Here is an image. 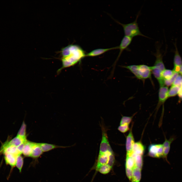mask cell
<instances>
[{"mask_svg":"<svg viewBox=\"0 0 182 182\" xmlns=\"http://www.w3.org/2000/svg\"><path fill=\"white\" fill-rule=\"evenodd\" d=\"M172 85L180 87L182 85V76L178 74L175 78Z\"/></svg>","mask_w":182,"mask_h":182,"instance_id":"28","label":"cell"},{"mask_svg":"<svg viewBox=\"0 0 182 182\" xmlns=\"http://www.w3.org/2000/svg\"><path fill=\"white\" fill-rule=\"evenodd\" d=\"M135 167L134 157L126 154L125 167L133 169Z\"/></svg>","mask_w":182,"mask_h":182,"instance_id":"19","label":"cell"},{"mask_svg":"<svg viewBox=\"0 0 182 182\" xmlns=\"http://www.w3.org/2000/svg\"><path fill=\"white\" fill-rule=\"evenodd\" d=\"M61 60L62 66L57 72L59 74L64 68L73 66L85 57V52L79 46L75 44H71L62 49L61 51Z\"/></svg>","mask_w":182,"mask_h":182,"instance_id":"1","label":"cell"},{"mask_svg":"<svg viewBox=\"0 0 182 182\" xmlns=\"http://www.w3.org/2000/svg\"><path fill=\"white\" fill-rule=\"evenodd\" d=\"M24 163V158L20 155L17 156L16 158V166L19 170L20 173L21 172Z\"/></svg>","mask_w":182,"mask_h":182,"instance_id":"24","label":"cell"},{"mask_svg":"<svg viewBox=\"0 0 182 182\" xmlns=\"http://www.w3.org/2000/svg\"><path fill=\"white\" fill-rule=\"evenodd\" d=\"M27 141L26 138L17 135L10 141H7L6 143L8 145L17 147L22 143H26Z\"/></svg>","mask_w":182,"mask_h":182,"instance_id":"14","label":"cell"},{"mask_svg":"<svg viewBox=\"0 0 182 182\" xmlns=\"http://www.w3.org/2000/svg\"><path fill=\"white\" fill-rule=\"evenodd\" d=\"M179 73L180 74V75L182 76V65L180 66Z\"/></svg>","mask_w":182,"mask_h":182,"instance_id":"34","label":"cell"},{"mask_svg":"<svg viewBox=\"0 0 182 182\" xmlns=\"http://www.w3.org/2000/svg\"><path fill=\"white\" fill-rule=\"evenodd\" d=\"M26 125L25 122H23L18 132L17 135L23 138H26Z\"/></svg>","mask_w":182,"mask_h":182,"instance_id":"25","label":"cell"},{"mask_svg":"<svg viewBox=\"0 0 182 182\" xmlns=\"http://www.w3.org/2000/svg\"><path fill=\"white\" fill-rule=\"evenodd\" d=\"M32 142L27 141L25 143L22 154L26 157H30L32 149Z\"/></svg>","mask_w":182,"mask_h":182,"instance_id":"17","label":"cell"},{"mask_svg":"<svg viewBox=\"0 0 182 182\" xmlns=\"http://www.w3.org/2000/svg\"><path fill=\"white\" fill-rule=\"evenodd\" d=\"M179 74V73L175 72L173 76L170 79L164 81V84L165 86L168 87L172 85L175 78Z\"/></svg>","mask_w":182,"mask_h":182,"instance_id":"27","label":"cell"},{"mask_svg":"<svg viewBox=\"0 0 182 182\" xmlns=\"http://www.w3.org/2000/svg\"><path fill=\"white\" fill-rule=\"evenodd\" d=\"M43 152L37 143L32 142V151L30 157L36 160L42 154Z\"/></svg>","mask_w":182,"mask_h":182,"instance_id":"10","label":"cell"},{"mask_svg":"<svg viewBox=\"0 0 182 182\" xmlns=\"http://www.w3.org/2000/svg\"><path fill=\"white\" fill-rule=\"evenodd\" d=\"M134 158L135 167L141 170L143 164L142 155L135 154Z\"/></svg>","mask_w":182,"mask_h":182,"instance_id":"23","label":"cell"},{"mask_svg":"<svg viewBox=\"0 0 182 182\" xmlns=\"http://www.w3.org/2000/svg\"><path fill=\"white\" fill-rule=\"evenodd\" d=\"M152 74L151 66L145 64L138 65L137 78L144 81L146 79H151Z\"/></svg>","mask_w":182,"mask_h":182,"instance_id":"5","label":"cell"},{"mask_svg":"<svg viewBox=\"0 0 182 182\" xmlns=\"http://www.w3.org/2000/svg\"><path fill=\"white\" fill-rule=\"evenodd\" d=\"M4 159L6 164L10 165L12 168L16 166V158L17 156L13 154L5 153Z\"/></svg>","mask_w":182,"mask_h":182,"instance_id":"13","label":"cell"},{"mask_svg":"<svg viewBox=\"0 0 182 182\" xmlns=\"http://www.w3.org/2000/svg\"><path fill=\"white\" fill-rule=\"evenodd\" d=\"M145 147L140 141L135 143L132 148V151L136 155H142L145 151Z\"/></svg>","mask_w":182,"mask_h":182,"instance_id":"12","label":"cell"},{"mask_svg":"<svg viewBox=\"0 0 182 182\" xmlns=\"http://www.w3.org/2000/svg\"><path fill=\"white\" fill-rule=\"evenodd\" d=\"M132 37L124 36L122 38L120 45L119 46V49L120 51L118 56L115 62L114 63V66L118 61L123 52L125 50L127 49L132 41Z\"/></svg>","mask_w":182,"mask_h":182,"instance_id":"8","label":"cell"},{"mask_svg":"<svg viewBox=\"0 0 182 182\" xmlns=\"http://www.w3.org/2000/svg\"><path fill=\"white\" fill-rule=\"evenodd\" d=\"M170 145H168L163 146V157L165 158H167V156L169 152L170 148Z\"/></svg>","mask_w":182,"mask_h":182,"instance_id":"30","label":"cell"},{"mask_svg":"<svg viewBox=\"0 0 182 182\" xmlns=\"http://www.w3.org/2000/svg\"><path fill=\"white\" fill-rule=\"evenodd\" d=\"M175 72L172 70L165 69L162 72L161 77L162 80L164 81L169 79L173 76Z\"/></svg>","mask_w":182,"mask_h":182,"instance_id":"20","label":"cell"},{"mask_svg":"<svg viewBox=\"0 0 182 182\" xmlns=\"http://www.w3.org/2000/svg\"><path fill=\"white\" fill-rule=\"evenodd\" d=\"M141 170L135 167L133 169L132 182H140L141 178Z\"/></svg>","mask_w":182,"mask_h":182,"instance_id":"18","label":"cell"},{"mask_svg":"<svg viewBox=\"0 0 182 182\" xmlns=\"http://www.w3.org/2000/svg\"><path fill=\"white\" fill-rule=\"evenodd\" d=\"M132 127L130 131L126 137V148L127 154H129L132 152V148L135 143L134 140L132 131Z\"/></svg>","mask_w":182,"mask_h":182,"instance_id":"9","label":"cell"},{"mask_svg":"<svg viewBox=\"0 0 182 182\" xmlns=\"http://www.w3.org/2000/svg\"><path fill=\"white\" fill-rule=\"evenodd\" d=\"M112 168V167L108 165H105L101 166L96 170L102 174H106L110 171Z\"/></svg>","mask_w":182,"mask_h":182,"instance_id":"22","label":"cell"},{"mask_svg":"<svg viewBox=\"0 0 182 182\" xmlns=\"http://www.w3.org/2000/svg\"><path fill=\"white\" fill-rule=\"evenodd\" d=\"M178 96L179 99L182 100V85L180 87Z\"/></svg>","mask_w":182,"mask_h":182,"instance_id":"33","label":"cell"},{"mask_svg":"<svg viewBox=\"0 0 182 182\" xmlns=\"http://www.w3.org/2000/svg\"><path fill=\"white\" fill-rule=\"evenodd\" d=\"M155 47L156 51L154 54L156 59L154 65L151 66L152 72L157 80L160 86L162 85H164V83L161 74L165 68L163 61V56L160 50V46L157 44Z\"/></svg>","mask_w":182,"mask_h":182,"instance_id":"2","label":"cell"},{"mask_svg":"<svg viewBox=\"0 0 182 182\" xmlns=\"http://www.w3.org/2000/svg\"><path fill=\"white\" fill-rule=\"evenodd\" d=\"M134 115L131 117L123 116L120 122V125H129L131 122Z\"/></svg>","mask_w":182,"mask_h":182,"instance_id":"26","label":"cell"},{"mask_svg":"<svg viewBox=\"0 0 182 182\" xmlns=\"http://www.w3.org/2000/svg\"><path fill=\"white\" fill-rule=\"evenodd\" d=\"M168 87L165 86H160L158 92V101L156 108L157 110L161 106L163 105L165 102L168 98Z\"/></svg>","mask_w":182,"mask_h":182,"instance_id":"7","label":"cell"},{"mask_svg":"<svg viewBox=\"0 0 182 182\" xmlns=\"http://www.w3.org/2000/svg\"><path fill=\"white\" fill-rule=\"evenodd\" d=\"M139 12L135 20L133 22L126 24H123L115 20V21L122 27L125 36L133 38L137 36H141L146 37H148L144 35L140 31L137 22V20L140 14Z\"/></svg>","mask_w":182,"mask_h":182,"instance_id":"3","label":"cell"},{"mask_svg":"<svg viewBox=\"0 0 182 182\" xmlns=\"http://www.w3.org/2000/svg\"><path fill=\"white\" fill-rule=\"evenodd\" d=\"M175 51L174 56V67H180L182 65V60L176 44H175Z\"/></svg>","mask_w":182,"mask_h":182,"instance_id":"16","label":"cell"},{"mask_svg":"<svg viewBox=\"0 0 182 182\" xmlns=\"http://www.w3.org/2000/svg\"><path fill=\"white\" fill-rule=\"evenodd\" d=\"M25 143H22L17 147L18 151L20 154L22 153Z\"/></svg>","mask_w":182,"mask_h":182,"instance_id":"32","label":"cell"},{"mask_svg":"<svg viewBox=\"0 0 182 182\" xmlns=\"http://www.w3.org/2000/svg\"><path fill=\"white\" fill-rule=\"evenodd\" d=\"M148 155L151 157L160 158L163 157V147L162 144H151L148 148Z\"/></svg>","mask_w":182,"mask_h":182,"instance_id":"6","label":"cell"},{"mask_svg":"<svg viewBox=\"0 0 182 182\" xmlns=\"http://www.w3.org/2000/svg\"><path fill=\"white\" fill-rule=\"evenodd\" d=\"M118 130L121 132L124 133L126 132L129 129V125H120L118 128Z\"/></svg>","mask_w":182,"mask_h":182,"instance_id":"29","label":"cell"},{"mask_svg":"<svg viewBox=\"0 0 182 182\" xmlns=\"http://www.w3.org/2000/svg\"><path fill=\"white\" fill-rule=\"evenodd\" d=\"M180 87L172 85L168 89V98L173 97L178 95Z\"/></svg>","mask_w":182,"mask_h":182,"instance_id":"21","label":"cell"},{"mask_svg":"<svg viewBox=\"0 0 182 182\" xmlns=\"http://www.w3.org/2000/svg\"><path fill=\"white\" fill-rule=\"evenodd\" d=\"M119 49V46L106 49H98L92 50L86 55V56L94 57L101 55L109 50Z\"/></svg>","mask_w":182,"mask_h":182,"instance_id":"11","label":"cell"},{"mask_svg":"<svg viewBox=\"0 0 182 182\" xmlns=\"http://www.w3.org/2000/svg\"><path fill=\"white\" fill-rule=\"evenodd\" d=\"M115 162V157L112 150L105 152L99 153L96 166V170L101 166L108 165L112 167Z\"/></svg>","mask_w":182,"mask_h":182,"instance_id":"4","label":"cell"},{"mask_svg":"<svg viewBox=\"0 0 182 182\" xmlns=\"http://www.w3.org/2000/svg\"><path fill=\"white\" fill-rule=\"evenodd\" d=\"M43 152H46L54 149L62 148L63 147L56 145H54L44 143H37Z\"/></svg>","mask_w":182,"mask_h":182,"instance_id":"15","label":"cell"},{"mask_svg":"<svg viewBox=\"0 0 182 182\" xmlns=\"http://www.w3.org/2000/svg\"><path fill=\"white\" fill-rule=\"evenodd\" d=\"M125 170L126 175L129 180H131L132 178L133 170L125 167Z\"/></svg>","mask_w":182,"mask_h":182,"instance_id":"31","label":"cell"}]
</instances>
